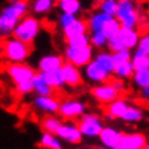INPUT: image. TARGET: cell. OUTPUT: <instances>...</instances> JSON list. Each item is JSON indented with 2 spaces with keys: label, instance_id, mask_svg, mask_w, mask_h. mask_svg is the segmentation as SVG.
I'll return each instance as SVG.
<instances>
[{
  "label": "cell",
  "instance_id": "13",
  "mask_svg": "<svg viewBox=\"0 0 149 149\" xmlns=\"http://www.w3.org/2000/svg\"><path fill=\"white\" fill-rule=\"evenodd\" d=\"M147 143V136L143 133H121L119 141L126 149H143Z\"/></svg>",
  "mask_w": 149,
  "mask_h": 149
},
{
  "label": "cell",
  "instance_id": "7",
  "mask_svg": "<svg viewBox=\"0 0 149 149\" xmlns=\"http://www.w3.org/2000/svg\"><path fill=\"white\" fill-rule=\"evenodd\" d=\"M87 105L79 100H67L59 104L58 107V116L61 119L66 120H73V119H79L81 115L86 113Z\"/></svg>",
  "mask_w": 149,
  "mask_h": 149
},
{
  "label": "cell",
  "instance_id": "5",
  "mask_svg": "<svg viewBox=\"0 0 149 149\" xmlns=\"http://www.w3.org/2000/svg\"><path fill=\"white\" fill-rule=\"evenodd\" d=\"M94 57V48L91 46H86L82 48H73V47H66L63 52V59L66 62L72 63L73 66L85 67Z\"/></svg>",
  "mask_w": 149,
  "mask_h": 149
},
{
  "label": "cell",
  "instance_id": "35",
  "mask_svg": "<svg viewBox=\"0 0 149 149\" xmlns=\"http://www.w3.org/2000/svg\"><path fill=\"white\" fill-rule=\"evenodd\" d=\"M116 5H118V0H100V1H97V9L110 17L115 15Z\"/></svg>",
  "mask_w": 149,
  "mask_h": 149
},
{
  "label": "cell",
  "instance_id": "24",
  "mask_svg": "<svg viewBox=\"0 0 149 149\" xmlns=\"http://www.w3.org/2000/svg\"><path fill=\"white\" fill-rule=\"evenodd\" d=\"M92 59H94L100 67H102L105 71H107L109 73L113 74L115 65L113 62V57H111V53L109 51H99L96 54H94Z\"/></svg>",
  "mask_w": 149,
  "mask_h": 149
},
{
  "label": "cell",
  "instance_id": "9",
  "mask_svg": "<svg viewBox=\"0 0 149 149\" xmlns=\"http://www.w3.org/2000/svg\"><path fill=\"white\" fill-rule=\"evenodd\" d=\"M61 73L63 76V81H65V86H68L71 88H76L84 85V77L79 67L73 66L70 62H63L61 66Z\"/></svg>",
  "mask_w": 149,
  "mask_h": 149
},
{
  "label": "cell",
  "instance_id": "30",
  "mask_svg": "<svg viewBox=\"0 0 149 149\" xmlns=\"http://www.w3.org/2000/svg\"><path fill=\"white\" fill-rule=\"evenodd\" d=\"M133 73H134V68L130 61L120 63V65H115L114 71H113V76L118 77V79H121V80L132 79Z\"/></svg>",
  "mask_w": 149,
  "mask_h": 149
},
{
  "label": "cell",
  "instance_id": "40",
  "mask_svg": "<svg viewBox=\"0 0 149 149\" xmlns=\"http://www.w3.org/2000/svg\"><path fill=\"white\" fill-rule=\"evenodd\" d=\"M138 49H140L141 52H144V53H147L149 54V36L145 33V34L139 37V40H138V44H136V47Z\"/></svg>",
  "mask_w": 149,
  "mask_h": 149
},
{
  "label": "cell",
  "instance_id": "19",
  "mask_svg": "<svg viewBox=\"0 0 149 149\" xmlns=\"http://www.w3.org/2000/svg\"><path fill=\"white\" fill-rule=\"evenodd\" d=\"M63 37L65 39L72 38L74 36H80L84 34V33H88V28H87V23L85 19H81V18L77 17L72 23L68 24L65 29H62Z\"/></svg>",
  "mask_w": 149,
  "mask_h": 149
},
{
  "label": "cell",
  "instance_id": "38",
  "mask_svg": "<svg viewBox=\"0 0 149 149\" xmlns=\"http://www.w3.org/2000/svg\"><path fill=\"white\" fill-rule=\"evenodd\" d=\"M15 90L19 95H29L33 92V84L31 80L22 81V82L15 84Z\"/></svg>",
  "mask_w": 149,
  "mask_h": 149
},
{
  "label": "cell",
  "instance_id": "1",
  "mask_svg": "<svg viewBox=\"0 0 149 149\" xmlns=\"http://www.w3.org/2000/svg\"><path fill=\"white\" fill-rule=\"evenodd\" d=\"M29 12L28 0H9L8 4L0 10V38H8L12 36L22 18Z\"/></svg>",
  "mask_w": 149,
  "mask_h": 149
},
{
  "label": "cell",
  "instance_id": "16",
  "mask_svg": "<svg viewBox=\"0 0 149 149\" xmlns=\"http://www.w3.org/2000/svg\"><path fill=\"white\" fill-rule=\"evenodd\" d=\"M65 59L63 56L61 54H56V53H51V54H46L39 59L38 62V71L39 72H49L53 70H59L61 66L63 65Z\"/></svg>",
  "mask_w": 149,
  "mask_h": 149
},
{
  "label": "cell",
  "instance_id": "34",
  "mask_svg": "<svg viewBox=\"0 0 149 149\" xmlns=\"http://www.w3.org/2000/svg\"><path fill=\"white\" fill-rule=\"evenodd\" d=\"M66 43L68 47L73 48H82L86 46H90V38H88V33H84L80 36H74L72 38L66 39Z\"/></svg>",
  "mask_w": 149,
  "mask_h": 149
},
{
  "label": "cell",
  "instance_id": "46",
  "mask_svg": "<svg viewBox=\"0 0 149 149\" xmlns=\"http://www.w3.org/2000/svg\"><path fill=\"white\" fill-rule=\"evenodd\" d=\"M95 1H100V0H95Z\"/></svg>",
  "mask_w": 149,
  "mask_h": 149
},
{
  "label": "cell",
  "instance_id": "41",
  "mask_svg": "<svg viewBox=\"0 0 149 149\" xmlns=\"http://www.w3.org/2000/svg\"><path fill=\"white\" fill-rule=\"evenodd\" d=\"M109 82L113 85V87L116 90L119 94H123V92H125V88H126V86H125V82H124V80H121V79H118V77H111L110 79V81Z\"/></svg>",
  "mask_w": 149,
  "mask_h": 149
},
{
  "label": "cell",
  "instance_id": "17",
  "mask_svg": "<svg viewBox=\"0 0 149 149\" xmlns=\"http://www.w3.org/2000/svg\"><path fill=\"white\" fill-rule=\"evenodd\" d=\"M120 135H121V133L115 128H113V126H104L97 136L100 139V143H101L104 147L113 149L114 147L119 145Z\"/></svg>",
  "mask_w": 149,
  "mask_h": 149
},
{
  "label": "cell",
  "instance_id": "43",
  "mask_svg": "<svg viewBox=\"0 0 149 149\" xmlns=\"http://www.w3.org/2000/svg\"><path fill=\"white\" fill-rule=\"evenodd\" d=\"M104 118H105L107 121H114V120H116V119H115L113 115H110L109 113H105V114H104Z\"/></svg>",
  "mask_w": 149,
  "mask_h": 149
},
{
  "label": "cell",
  "instance_id": "26",
  "mask_svg": "<svg viewBox=\"0 0 149 149\" xmlns=\"http://www.w3.org/2000/svg\"><path fill=\"white\" fill-rule=\"evenodd\" d=\"M62 120L59 116H56V114H48L47 116H44L40 121V126L46 133L56 134L59 126L62 125Z\"/></svg>",
  "mask_w": 149,
  "mask_h": 149
},
{
  "label": "cell",
  "instance_id": "25",
  "mask_svg": "<svg viewBox=\"0 0 149 149\" xmlns=\"http://www.w3.org/2000/svg\"><path fill=\"white\" fill-rule=\"evenodd\" d=\"M134 53L132 52V62L134 71H139V70H148L149 68V54L141 52L138 48H134Z\"/></svg>",
  "mask_w": 149,
  "mask_h": 149
},
{
  "label": "cell",
  "instance_id": "21",
  "mask_svg": "<svg viewBox=\"0 0 149 149\" xmlns=\"http://www.w3.org/2000/svg\"><path fill=\"white\" fill-rule=\"evenodd\" d=\"M56 4L61 13L72 14V15H80L82 13L81 0H56Z\"/></svg>",
  "mask_w": 149,
  "mask_h": 149
},
{
  "label": "cell",
  "instance_id": "10",
  "mask_svg": "<svg viewBox=\"0 0 149 149\" xmlns=\"http://www.w3.org/2000/svg\"><path fill=\"white\" fill-rule=\"evenodd\" d=\"M6 72H8L10 80L14 84H18V82H22V81L31 80L36 71L31 66L25 65L24 62H13L8 66Z\"/></svg>",
  "mask_w": 149,
  "mask_h": 149
},
{
  "label": "cell",
  "instance_id": "2",
  "mask_svg": "<svg viewBox=\"0 0 149 149\" xmlns=\"http://www.w3.org/2000/svg\"><path fill=\"white\" fill-rule=\"evenodd\" d=\"M114 18L121 27L138 28L144 19L143 12L136 0H118Z\"/></svg>",
  "mask_w": 149,
  "mask_h": 149
},
{
  "label": "cell",
  "instance_id": "11",
  "mask_svg": "<svg viewBox=\"0 0 149 149\" xmlns=\"http://www.w3.org/2000/svg\"><path fill=\"white\" fill-rule=\"evenodd\" d=\"M56 135L68 144H80L84 138L79 126L74 123H62V125L59 126Z\"/></svg>",
  "mask_w": 149,
  "mask_h": 149
},
{
  "label": "cell",
  "instance_id": "23",
  "mask_svg": "<svg viewBox=\"0 0 149 149\" xmlns=\"http://www.w3.org/2000/svg\"><path fill=\"white\" fill-rule=\"evenodd\" d=\"M40 73H42L44 81L53 90H59V88L65 87V81H63L61 70H53V71H49V72H40Z\"/></svg>",
  "mask_w": 149,
  "mask_h": 149
},
{
  "label": "cell",
  "instance_id": "31",
  "mask_svg": "<svg viewBox=\"0 0 149 149\" xmlns=\"http://www.w3.org/2000/svg\"><path fill=\"white\" fill-rule=\"evenodd\" d=\"M88 38H90V46L96 49H102L106 47L107 38L102 32H88Z\"/></svg>",
  "mask_w": 149,
  "mask_h": 149
},
{
  "label": "cell",
  "instance_id": "15",
  "mask_svg": "<svg viewBox=\"0 0 149 149\" xmlns=\"http://www.w3.org/2000/svg\"><path fill=\"white\" fill-rule=\"evenodd\" d=\"M59 100L52 96H38L34 99V106L38 110L43 111L46 114H57L59 107Z\"/></svg>",
  "mask_w": 149,
  "mask_h": 149
},
{
  "label": "cell",
  "instance_id": "20",
  "mask_svg": "<svg viewBox=\"0 0 149 149\" xmlns=\"http://www.w3.org/2000/svg\"><path fill=\"white\" fill-rule=\"evenodd\" d=\"M32 84H33V92H36L38 96H52L54 94V91L46 81H44L42 73L39 72H34L33 77L31 79Z\"/></svg>",
  "mask_w": 149,
  "mask_h": 149
},
{
  "label": "cell",
  "instance_id": "4",
  "mask_svg": "<svg viewBox=\"0 0 149 149\" xmlns=\"http://www.w3.org/2000/svg\"><path fill=\"white\" fill-rule=\"evenodd\" d=\"M32 53V46L15 39L8 38L3 43V54L9 62H25Z\"/></svg>",
  "mask_w": 149,
  "mask_h": 149
},
{
  "label": "cell",
  "instance_id": "12",
  "mask_svg": "<svg viewBox=\"0 0 149 149\" xmlns=\"http://www.w3.org/2000/svg\"><path fill=\"white\" fill-rule=\"evenodd\" d=\"M85 76L90 82L99 85L104 82H109L110 79L113 77V74L105 71L102 67H100L94 59H91L90 62L85 66Z\"/></svg>",
  "mask_w": 149,
  "mask_h": 149
},
{
  "label": "cell",
  "instance_id": "6",
  "mask_svg": "<svg viewBox=\"0 0 149 149\" xmlns=\"http://www.w3.org/2000/svg\"><path fill=\"white\" fill-rule=\"evenodd\" d=\"M79 119L80 121L77 123V126H79L82 136H87V138L97 136L100 132H101V129L104 128L102 119L97 114L85 113Z\"/></svg>",
  "mask_w": 149,
  "mask_h": 149
},
{
  "label": "cell",
  "instance_id": "29",
  "mask_svg": "<svg viewBox=\"0 0 149 149\" xmlns=\"http://www.w3.org/2000/svg\"><path fill=\"white\" fill-rule=\"evenodd\" d=\"M106 113H109L110 115H113L115 119H120V116L124 114V111L126 110V107L129 106V104L125 101L124 99L118 97L116 100L111 101L110 104L106 105Z\"/></svg>",
  "mask_w": 149,
  "mask_h": 149
},
{
  "label": "cell",
  "instance_id": "37",
  "mask_svg": "<svg viewBox=\"0 0 149 149\" xmlns=\"http://www.w3.org/2000/svg\"><path fill=\"white\" fill-rule=\"evenodd\" d=\"M105 48H107V51H109L110 53H114V52H119V51H121V49H126V48H124V46H123L120 38H119L118 36L107 39L106 47H105Z\"/></svg>",
  "mask_w": 149,
  "mask_h": 149
},
{
  "label": "cell",
  "instance_id": "28",
  "mask_svg": "<svg viewBox=\"0 0 149 149\" xmlns=\"http://www.w3.org/2000/svg\"><path fill=\"white\" fill-rule=\"evenodd\" d=\"M39 144L46 149H62V141L56 134L43 132L39 139Z\"/></svg>",
  "mask_w": 149,
  "mask_h": 149
},
{
  "label": "cell",
  "instance_id": "22",
  "mask_svg": "<svg viewBox=\"0 0 149 149\" xmlns=\"http://www.w3.org/2000/svg\"><path fill=\"white\" fill-rule=\"evenodd\" d=\"M56 5V0H33L29 3V10L34 15H46L51 13Z\"/></svg>",
  "mask_w": 149,
  "mask_h": 149
},
{
  "label": "cell",
  "instance_id": "45",
  "mask_svg": "<svg viewBox=\"0 0 149 149\" xmlns=\"http://www.w3.org/2000/svg\"><path fill=\"white\" fill-rule=\"evenodd\" d=\"M97 149H111V148H107V147H104V145H102V147H100Z\"/></svg>",
  "mask_w": 149,
  "mask_h": 149
},
{
  "label": "cell",
  "instance_id": "33",
  "mask_svg": "<svg viewBox=\"0 0 149 149\" xmlns=\"http://www.w3.org/2000/svg\"><path fill=\"white\" fill-rule=\"evenodd\" d=\"M120 28H121V25L119 24V22L115 19L114 17H111L110 19L105 23L101 32L106 36V38L109 39V38H113V37H116L119 31H120Z\"/></svg>",
  "mask_w": 149,
  "mask_h": 149
},
{
  "label": "cell",
  "instance_id": "47",
  "mask_svg": "<svg viewBox=\"0 0 149 149\" xmlns=\"http://www.w3.org/2000/svg\"><path fill=\"white\" fill-rule=\"evenodd\" d=\"M145 1H147V0H145Z\"/></svg>",
  "mask_w": 149,
  "mask_h": 149
},
{
  "label": "cell",
  "instance_id": "3",
  "mask_svg": "<svg viewBox=\"0 0 149 149\" xmlns=\"http://www.w3.org/2000/svg\"><path fill=\"white\" fill-rule=\"evenodd\" d=\"M40 29H42V23H40L38 18L27 14L18 22L15 28L13 29L12 37L32 46L34 43V40L37 39V37L39 36Z\"/></svg>",
  "mask_w": 149,
  "mask_h": 149
},
{
  "label": "cell",
  "instance_id": "32",
  "mask_svg": "<svg viewBox=\"0 0 149 149\" xmlns=\"http://www.w3.org/2000/svg\"><path fill=\"white\" fill-rule=\"evenodd\" d=\"M132 80H133V82L135 84V86H138L139 88L148 87L149 86V68L134 71Z\"/></svg>",
  "mask_w": 149,
  "mask_h": 149
},
{
  "label": "cell",
  "instance_id": "36",
  "mask_svg": "<svg viewBox=\"0 0 149 149\" xmlns=\"http://www.w3.org/2000/svg\"><path fill=\"white\" fill-rule=\"evenodd\" d=\"M111 57H113L114 65H120V63L128 62L132 59V51L130 49H121L119 52H114V53H111Z\"/></svg>",
  "mask_w": 149,
  "mask_h": 149
},
{
  "label": "cell",
  "instance_id": "27",
  "mask_svg": "<svg viewBox=\"0 0 149 149\" xmlns=\"http://www.w3.org/2000/svg\"><path fill=\"white\" fill-rule=\"evenodd\" d=\"M120 119L125 123H139L144 120V111L141 107L129 105L124 111V114L120 116Z\"/></svg>",
  "mask_w": 149,
  "mask_h": 149
},
{
  "label": "cell",
  "instance_id": "42",
  "mask_svg": "<svg viewBox=\"0 0 149 149\" xmlns=\"http://www.w3.org/2000/svg\"><path fill=\"white\" fill-rule=\"evenodd\" d=\"M140 96H141V99L143 100L148 101V99H149V86L140 88Z\"/></svg>",
  "mask_w": 149,
  "mask_h": 149
},
{
  "label": "cell",
  "instance_id": "39",
  "mask_svg": "<svg viewBox=\"0 0 149 149\" xmlns=\"http://www.w3.org/2000/svg\"><path fill=\"white\" fill-rule=\"evenodd\" d=\"M79 17V15H72V14H67V13H61L59 14V17H58V27L59 29H65L67 25L71 24L72 22L76 19V18Z\"/></svg>",
  "mask_w": 149,
  "mask_h": 149
},
{
  "label": "cell",
  "instance_id": "14",
  "mask_svg": "<svg viewBox=\"0 0 149 149\" xmlns=\"http://www.w3.org/2000/svg\"><path fill=\"white\" fill-rule=\"evenodd\" d=\"M118 37L120 38L123 46L126 49H134L138 44V40H139L140 37V32L138 28H125L121 27L120 31L118 33Z\"/></svg>",
  "mask_w": 149,
  "mask_h": 149
},
{
  "label": "cell",
  "instance_id": "18",
  "mask_svg": "<svg viewBox=\"0 0 149 149\" xmlns=\"http://www.w3.org/2000/svg\"><path fill=\"white\" fill-rule=\"evenodd\" d=\"M110 18H111L110 15L100 12L99 9L95 10V12H92L86 20L88 32H101L104 25H105V23L110 19Z\"/></svg>",
  "mask_w": 149,
  "mask_h": 149
},
{
  "label": "cell",
  "instance_id": "44",
  "mask_svg": "<svg viewBox=\"0 0 149 149\" xmlns=\"http://www.w3.org/2000/svg\"><path fill=\"white\" fill-rule=\"evenodd\" d=\"M113 149H126V148H124V147H123V145L119 144V145H116V147H114Z\"/></svg>",
  "mask_w": 149,
  "mask_h": 149
},
{
  "label": "cell",
  "instance_id": "8",
  "mask_svg": "<svg viewBox=\"0 0 149 149\" xmlns=\"http://www.w3.org/2000/svg\"><path fill=\"white\" fill-rule=\"evenodd\" d=\"M91 95L96 99V101L99 104H102V105H107L121 96L110 82H104L94 86L91 88Z\"/></svg>",
  "mask_w": 149,
  "mask_h": 149
}]
</instances>
